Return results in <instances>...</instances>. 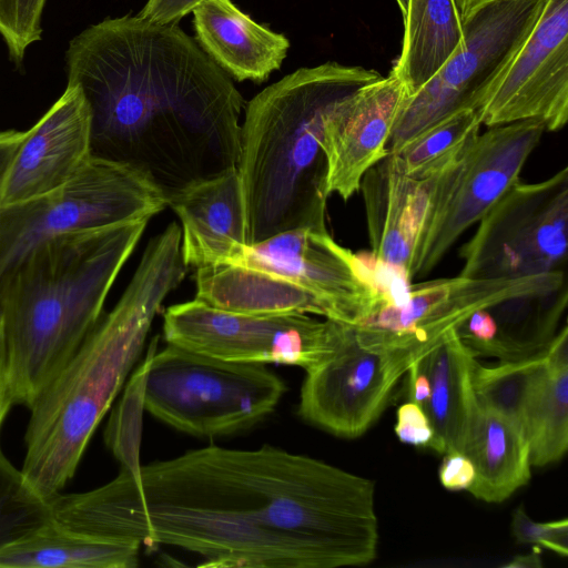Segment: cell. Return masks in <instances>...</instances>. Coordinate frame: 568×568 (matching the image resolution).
Masks as SVG:
<instances>
[{
  "label": "cell",
  "mask_w": 568,
  "mask_h": 568,
  "mask_svg": "<svg viewBox=\"0 0 568 568\" xmlns=\"http://www.w3.org/2000/svg\"><path fill=\"white\" fill-rule=\"evenodd\" d=\"M68 84L91 115V155L130 165L169 197L235 168L244 100L175 23L109 18L74 37Z\"/></svg>",
  "instance_id": "6da1fadb"
},
{
  "label": "cell",
  "mask_w": 568,
  "mask_h": 568,
  "mask_svg": "<svg viewBox=\"0 0 568 568\" xmlns=\"http://www.w3.org/2000/svg\"><path fill=\"white\" fill-rule=\"evenodd\" d=\"M138 477L219 516L252 568H324L347 525L342 470L271 445L191 449Z\"/></svg>",
  "instance_id": "7a4b0ae2"
},
{
  "label": "cell",
  "mask_w": 568,
  "mask_h": 568,
  "mask_svg": "<svg viewBox=\"0 0 568 568\" xmlns=\"http://www.w3.org/2000/svg\"><path fill=\"white\" fill-rule=\"evenodd\" d=\"M181 229L153 236L122 296L30 407L21 471L49 499L73 477L101 419L140 358L165 297L184 280Z\"/></svg>",
  "instance_id": "3957f363"
},
{
  "label": "cell",
  "mask_w": 568,
  "mask_h": 568,
  "mask_svg": "<svg viewBox=\"0 0 568 568\" xmlns=\"http://www.w3.org/2000/svg\"><path fill=\"white\" fill-rule=\"evenodd\" d=\"M148 222L53 237L0 278L4 378L12 405L30 408L98 324Z\"/></svg>",
  "instance_id": "277c9868"
},
{
  "label": "cell",
  "mask_w": 568,
  "mask_h": 568,
  "mask_svg": "<svg viewBox=\"0 0 568 568\" xmlns=\"http://www.w3.org/2000/svg\"><path fill=\"white\" fill-rule=\"evenodd\" d=\"M382 77L326 62L285 75L245 105L236 168L247 245L293 229H326L323 118L337 100Z\"/></svg>",
  "instance_id": "5b68a950"
},
{
  "label": "cell",
  "mask_w": 568,
  "mask_h": 568,
  "mask_svg": "<svg viewBox=\"0 0 568 568\" xmlns=\"http://www.w3.org/2000/svg\"><path fill=\"white\" fill-rule=\"evenodd\" d=\"M151 343L142 373L143 409L196 437L227 436L274 412L285 382L262 364L229 362L168 344Z\"/></svg>",
  "instance_id": "8992f818"
},
{
  "label": "cell",
  "mask_w": 568,
  "mask_h": 568,
  "mask_svg": "<svg viewBox=\"0 0 568 568\" xmlns=\"http://www.w3.org/2000/svg\"><path fill=\"white\" fill-rule=\"evenodd\" d=\"M166 206L165 193L148 175L91 155L59 189L0 207V278L48 240L150 220Z\"/></svg>",
  "instance_id": "52a82bcc"
},
{
  "label": "cell",
  "mask_w": 568,
  "mask_h": 568,
  "mask_svg": "<svg viewBox=\"0 0 568 568\" xmlns=\"http://www.w3.org/2000/svg\"><path fill=\"white\" fill-rule=\"evenodd\" d=\"M547 0H476L462 19V41L438 72L405 101L388 151L397 154L448 114L477 109L538 22Z\"/></svg>",
  "instance_id": "ba28073f"
},
{
  "label": "cell",
  "mask_w": 568,
  "mask_h": 568,
  "mask_svg": "<svg viewBox=\"0 0 568 568\" xmlns=\"http://www.w3.org/2000/svg\"><path fill=\"white\" fill-rule=\"evenodd\" d=\"M546 132L539 120L488 128L449 165L432 176L426 223L408 276H425L470 226L520 179Z\"/></svg>",
  "instance_id": "9c48e42d"
},
{
  "label": "cell",
  "mask_w": 568,
  "mask_h": 568,
  "mask_svg": "<svg viewBox=\"0 0 568 568\" xmlns=\"http://www.w3.org/2000/svg\"><path fill=\"white\" fill-rule=\"evenodd\" d=\"M568 246V169L516 182L481 217L460 248L459 275L516 278L555 271Z\"/></svg>",
  "instance_id": "30bf717a"
},
{
  "label": "cell",
  "mask_w": 568,
  "mask_h": 568,
  "mask_svg": "<svg viewBox=\"0 0 568 568\" xmlns=\"http://www.w3.org/2000/svg\"><path fill=\"white\" fill-rule=\"evenodd\" d=\"M344 323L308 314H243L193 300L163 314L168 344L229 362L298 366L305 372L337 345Z\"/></svg>",
  "instance_id": "8fae6325"
},
{
  "label": "cell",
  "mask_w": 568,
  "mask_h": 568,
  "mask_svg": "<svg viewBox=\"0 0 568 568\" xmlns=\"http://www.w3.org/2000/svg\"><path fill=\"white\" fill-rule=\"evenodd\" d=\"M564 283L562 271L516 278H476L458 274L420 282L409 286L396 302L383 303L354 327L374 342L408 352L418 363L476 311L550 297L564 288Z\"/></svg>",
  "instance_id": "7c38bea8"
},
{
  "label": "cell",
  "mask_w": 568,
  "mask_h": 568,
  "mask_svg": "<svg viewBox=\"0 0 568 568\" xmlns=\"http://www.w3.org/2000/svg\"><path fill=\"white\" fill-rule=\"evenodd\" d=\"M416 363L408 352L376 343L346 324L334 351L305 372L298 415L334 436L359 437Z\"/></svg>",
  "instance_id": "4fadbf2b"
},
{
  "label": "cell",
  "mask_w": 568,
  "mask_h": 568,
  "mask_svg": "<svg viewBox=\"0 0 568 568\" xmlns=\"http://www.w3.org/2000/svg\"><path fill=\"white\" fill-rule=\"evenodd\" d=\"M473 384L478 402L511 417L529 445L531 466L559 462L568 448V328L530 356L476 363Z\"/></svg>",
  "instance_id": "5bb4252c"
},
{
  "label": "cell",
  "mask_w": 568,
  "mask_h": 568,
  "mask_svg": "<svg viewBox=\"0 0 568 568\" xmlns=\"http://www.w3.org/2000/svg\"><path fill=\"white\" fill-rule=\"evenodd\" d=\"M235 263L292 280L323 303L327 320L351 326L369 317L390 297L326 229L300 227L277 233L247 245Z\"/></svg>",
  "instance_id": "9a60e30c"
},
{
  "label": "cell",
  "mask_w": 568,
  "mask_h": 568,
  "mask_svg": "<svg viewBox=\"0 0 568 568\" xmlns=\"http://www.w3.org/2000/svg\"><path fill=\"white\" fill-rule=\"evenodd\" d=\"M488 128L539 120L546 131L568 120V0H547L501 78L476 109Z\"/></svg>",
  "instance_id": "2e32d148"
},
{
  "label": "cell",
  "mask_w": 568,
  "mask_h": 568,
  "mask_svg": "<svg viewBox=\"0 0 568 568\" xmlns=\"http://www.w3.org/2000/svg\"><path fill=\"white\" fill-rule=\"evenodd\" d=\"M409 97L395 71L337 100L322 121L325 193L347 201L388 152L396 121Z\"/></svg>",
  "instance_id": "e0dca14e"
},
{
  "label": "cell",
  "mask_w": 568,
  "mask_h": 568,
  "mask_svg": "<svg viewBox=\"0 0 568 568\" xmlns=\"http://www.w3.org/2000/svg\"><path fill=\"white\" fill-rule=\"evenodd\" d=\"M91 158V115L75 85L24 133L6 173L0 207L43 196L71 180Z\"/></svg>",
  "instance_id": "ac0fdd59"
},
{
  "label": "cell",
  "mask_w": 568,
  "mask_h": 568,
  "mask_svg": "<svg viewBox=\"0 0 568 568\" xmlns=\"http://www.w3.org/2000/svg\"><path fill=\"white\" fill-rule=\"evenodd\" d=\"M430 189L432 176H409L399 156L389 151L361 181L372 253L407 278L426 223Z\"/></svg>",
  "instance_id": "d6986e66"
},
{
  "label": "cell",
  "mask_w": 568,
  "mask_h": 568,
  "mask_svg": "<svg viewBox=\"0 0 568 568\" xmlns=\"http://www.w3.org/2000/svg\"><path fill=\"white\" fill-rule=\"evenodd\" d=\"M181 222L184 264L235 263L247 246L246 211L237 168L195 182L168 197Z\"/></svg>",
  "instance_id": "ffe728a7"
},
{
  "label": "cell",
  "mask_w": 568,
  "mask_h": 568,
  "mask_svg": "<svg viewBox=\"0 0 568 568\" xmlns=\"http://www.w3.org/2000/svg\"><path fill=\"white\" fill-rule=\"evenodd\" d=\"M192 12L199 45L237 81L262 82L286 58L290 41L255 22L231 0H202Z\"/></svg>",
  "instance_id": "44dd1931"
},
{
  "label": "cell",
  "mask_w": 568,
  "mask_h": 568,
  "mask_svg": "<svg viewBox=\"0 0 568 568\" xmlns=\"http://www.w3.org/2000/svg\"><path fill=\"white\" fill-rule=\"evenodd\" d=\"M478 355L460 337L448 332L416 365L427 375L430 395L423 408L438 454L463 453L479 402L473 384Z\"/></svg>",
  "instance_id": "7402d4cb"
},
{
  "label": "cell",
  "mask_w": 568,
  "mask_h": 568,
  "mask_svg": "<svg viewBox=\"0 0 568 568\" xmlns=\"http://www.w3.org/2000/svg\"><path fill=\"white\" fill-rule=\"evenodd\" d=\"M195 300L243 314H313L326 318L323 303L292 280L257 267L223 263L195 268Z\"/></svg>",
  "instance_id": "603a6c76"
},
{
  "label": "cell",
  "mask_w": 568,
  "mask_h": 568,
  "mask_svg": "<svg viewBox=\"0 0 568 568\" xmlns=\"http://www.w3.org/2000/svg\"><path fill=\"white\" fill-rule=\"evenodd\" d=\"M463 454L474 465L468 493L486 503H501L531 478L529 445L508 415L479 403Z\"/></svg>",
  "instance_id": "cb8c5ba5"
},
{
  "label": "cell",
  "mask_w": 568,
  "mask_h": 568,
  "mask_svg": "<svg viewBox=\"0 0 568 568\" xmlns=\"http://www.w3.org/2000/svg\"><path fill=\"white\" fill-rule=\"evenodd\" d=\"M141 544L78 534L52 521L0 549V568H134Z\"/></svg>",
  "instance_id": "d4e9b609"
},
{
  "label": "cell",
  "mask_w": 568,
  "mask_h": 568,
  "mask_svg": "<svg viewBox=\"0 0 568 568\" xmlns=\"http://www.w3.org/2000/svg\"><path fill=\"white\" fill-rule=\"evenodd\" d=\"M403 49L393 71L412 95L446 63L462 41L454 0H408Z\"/></svg>",
  "instance_id": "484cf974"
},
{
  "label": "cell",
  "mask_w": 568,
  "mask_h": 568,
  "mask_svg": "<svg viewBox=\"0 0 568 568\" xmlns=\"http://www.w3.org/2000/svg\"><path fill=\"white\" fill-rule=\"evenodd\" d=\"M475 109L457 110L414 136L397 153L405 172L416 179L438 173L455 161L480 133Z\"/></svg>",
  "instance_id": "4316f807"
},
{
  "label": "cell",
  "mask_w": 568,
  "mask_h": 568,
  "mask_svg": "<svg viewBox=\"0 0 568 568\" xmlns=\"http://www.w3.org/2000/svg\"><path fill=\"white\" fill-rule=\"evenodd\" d=\"M51 521L48 501L0 449V549Z\"/></svg>",
  "instance_id": "83f0119b"
},
{
  "label": "cell",
  "mask_w": 568,
  "mask_h": 568,
  "mask_svg": "<svg viewBox=\"0 0 568 568\" xmlns=\"http://www.w3.org/2000/svg\"><path fill=\"white\" fill-rule=\"evenodd\" d=\"M45 1L0 0V36L17 64L22 62L27 49L41 39Z\"/></svg>",
  "instance_id": "f1b7e54d"
},
{
  "label": "cell",
  "mask_w": 568,
  "mask_h": 568,
  "mask_svg": "<svg viewBox=\"0 0 568 568\" xmlns=\"http://www.w3.org/2000/svg\"><path fill=\"white\" fill-rule=\"evenodd\" d=\"M511 532L517 542L546 548L559 556L568 555V520L538 523L532 520L523 506L511 517Z\"/></svg>",
  "instance_id": "f546056e"
},
{
  "label": "cell",
  "mask_w": 568,
  "mask_h": 568,
  "mask_svg": "<svg viewBox=\"0 0 568 568\" xmlns=\"http://www.w3.org/2000/svg\"><path fill=\"white\" fill-rule=\"evenodd\" d=\"M394 430L399 442L416 447L429 448L434 437L424 408L412 400L397 408Z\"/></svg>",
  "instance_id": "4dcf8cb0"
},
{
  "label": "cell",
  "mask_w": 568,
  "mask_h": 568,
  "mask_svg": "<svg viewBox=\"0 0 568 568\" xmlns=\"http://www.w3.org/2000/svg\"><path fill=\"white\" fill-rule=\"evenodd\" d=\"M438 477L442 486L447 490H468L475 479L474 465L463 453H446L438 470Z\"/></svg>",
  "instance_id": "1f68e13d"
},
{
  "label": "cell",
  "mask_w": 568,
  "mask_h": 568,
  "mask_svg": "<svg viewBox=\"0 0 568 568\" xmlns=\"http://www.w3.org/2000/svg\"><path fill=\"white\" fill-rule=\"evenodd\" d=\"M202 0H146L139 16L161 24L176 23Z\"/></svg>",
  "instance_id": "d6a6232c"
},
{
  "label": "cell",
  "mask_w": 568,
  "mask_h": 568,
  "mask_svg": "<svg viewBox=\"0 0 568 568\" xmlns=\"http://www.w3.org/2000/svg\"><path fill=\"white\" fill-rule=\"evenodd\" d=\"M24 132L9 130L0 132V191L10 162L21 144Z\"/></svg>",
  "instance_id": "836d02e7"
},
{
  "label": "cell",
  "mask_w": 568,
  "mask_h": 568,
  "mask_svg": "<svg viewBox=\"0 0 568 568\" xmlns=\"http://www.w3.org/2000/svg\"><path fill=\"white\" fill-rule=\"evenodd\" d=\"M409 399L419 406H424L430 395V385L427 375L416 364L408 373Z\"/></svg>",
  "instance_id": "e575fe53"
},
{
  "label": "cell",
  "mask_w": 568,
  "mask_h": 568,
  "mask_svg": "<svg viewBox=\"0 0 568 568\" xmlns=\"http://www.w3.org/2000/svg\"><path fill=\"white\" fill-rule=\"evenodd\" d=\"M540 555H541L540 548L535 546L532 552L514 557L510 562L505 565V567H509V568L541 567L542 562H541Z\"/></svg>",
  "instance_id": "d590c367"
},
{
  "label": "cell",
  "mask_w": 568,
  "mask_h": 568,
  "mask_svg": "<svg viewBox=\"0 0 568 568\" xmlns=\"http://www.w3.org/2000/svg\"><path fill=\"white\" fill-rule=\"evenodd\" d=\"M456 4V9L463 19L469 7L476 1V0H454Z\"/></svg>",
  "instance_id": "8d00e7d4"
},
{
  "label": "cell",
  "mask_w": 568,
  "mask_h": 568,
  "mask_svg": "<svg viewBox=\"0 0 568 568\" xmlns=\"http://www.w3.org/2000/svg\"><path fill=\"white\" fill-rule=\"evenodd\" d=\"M397 3H398V7L403 13V18L405 17L406 14V11H407V6H408V0H396Z\"/></svg>",
  "instance_id": "74e56055"
}]
</instances>
